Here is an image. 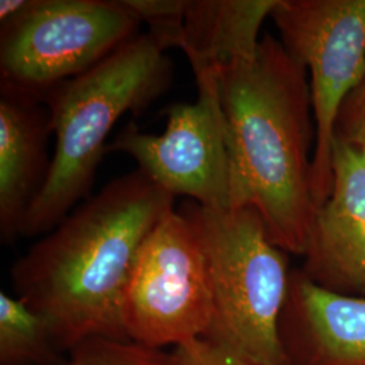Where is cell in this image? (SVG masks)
<instances>
[{
  "label": "cell",
  "mask_w": 365,
  "mask_h": 365,
  "mask_svg": "<svg viewBox=\"0 0 365 365\" xmlns=\"http://www.w3.org/2000/svg\"><path fill=\"white\" fill-rule=\"evenodd\" d=\"M125 4L164 51L180 48L187 0H125Z\"/></svg>",
  "instance_id": "9a60e30c"
},
{
  "label": "cell",
  "mask_w": 365,
  "mask_h": 365,
  "mask_svg": "<svg viewBox=\"0 0 365 365\" xmlns=\"http://www.w3.org/2000/svg\"><path fill=\"white\" fill-rule=\"evenodd\" d=\"M140 25L125 0H30L0 24V90L43 102L138 36Z\"/></svg>",
  "instance_id": "5b68a950"
},
{
  "label": "cell",
  "mask_w": 365,
  "mask_h": 365,
  "mask_svg": "<svg viewBox=\"0 0 365 365\" xmlns=\"http://www.w3.org/2000/svg\"><path fill=\"white\" fill-rule=\"evenodd\" d=\"M168 365H257L207 339H199L173 348Z\"/></svg>",
  "instance_id": "e0dca14e"
},
{
  "label": "cell",
  "mask_w": 365,
  "mask_h": 365,
  "mask_svg": "<svg viewBox=\"0 0 365 365\" xmlns=\"http://www.w3.org/2000/svg\"><path fill=\"white\" fill-rule=\"evenodd\" d=\"M195 80V102L170 106L163 134L143 133L129 123L106 153L130 156L146 178L175 197L187 196L206 209H235V167L218 78Z\"/></svg>",
  "instance_id": "ba28073f"
},
{
  "label": "cell",
  "mask_w": 365,
  "mask_h": 365,
  "mask_svg": "<svg viewBox=\"0 0 365 365\" xmlns=\"http://www.w3.org/2000/svg\"><path fill=\"white\" fill-rule=\"evenodd\" d=\"M235 167V209L259 212L269 238L303 256L315 214L313 103L306 66L274 34L217 72Z\"/></svg>",
  "instance_id": "7a4b0ae2"
},
{
  "label": "cell",
  "mask_w": 365,
  "mask_h": 365,
  "mask_svg": "<svg viewBox=\"0 0 365 365\" xmlns=\"http://www.w3.org/2000/svg\"><path fill=\"white\" fill-rule=\"evenodd\" d=\"M214 302L209 267L191 221L170 210L146 238L123 300L129 341L173 348L209 334Z\"/></svg>",
  "instance_id": "8992f818"
},
{
  "label": "cell",
  "mask_w": 365,
  "mask_h": 365,
  "mask_svg": "<svg viewBox=\"0 0 365 365\" xmlns=\"http://www.w3.org/2000/svg\"><path fill=\"white\" fill-rule=\"evenodd\" d=\"M64 353L43 315L0 292V365H66Z\"/></svg>",
  "instance_id": "4fadbf2b"
},
{
  "label": "cell",
  "mask_w": 365,
  "mask_h": 365,
  "mask_svg": "<svg viewBox=\"0 0 365 365\" xmlns=\"http://www.w3.org/2000/svg\"><path fill=\"white\" fill-rule=\"evenodd\" d=\"M279 334L287 365H365V298L292 269Z\"/></svg>",
  "instance_id": "30bf717a"
},
{
  "label": "cell",
  "mask_w": 365,
  "mask_h": 365,
  "mask_svg": "<svg viewBox=\"0 0 365 365\" xmlns=\"http://www.w3.org/2000/svg\"><path fill=\"white\" fill-rule=\"evenodd\" d=\"M277 0H187L180 51L195 76L253 57Z\"/></svg>",
  "instance_id": "7c38bea8"
},
{
  "label": "cell",
  "mask_w": 365,
  "mask_h": 365,
  "mask_svg": "<svg viewBox=\"0 0 365 365\" xmlns=\"http://www.w3.org/2000/svg\"><path fill=\"white\" fill-rule=\"evenodd\" d=\"M53 135L43 102L0 90V238L22 237L27 212L48 179Z\"/></svg>",
  "instance_id": "8fae6325"
},
{
  "label": "cell",
  "mask_w": 365,
  "mask_h": 365,
  "mask_svg": "<svg viewBox=\"0 0 365 365\" xmlns=\"http://www.w3.org/2000/svg\"><path fill=\"white\" fill-rule=\"evenodd\" d=\"M173 205L140 170L111 180L14 264L15 297L51 322L66 352L90 339H128L126 288L146 238Z\"/></svg>",
  "instance_id": "6da1fadb"
},
{
  "label": "cell",
  "mask_w": 365,
  "mask_h": 365,
  "mask_svg": "<svg viewBox=\"0 0 365 365\" xmlns=\"http://www.w3.org/2000/svg\"><path fill=\"white\" fill-rule=\"evenodd\" d=\"M195 227L209 267L214 302L211 339L257 365H287L279 324L287 299L288 253L269 238L252 207L179 206Z\"/></svg>",
  "instance_id": "277c9868"
},
{
  "label": "cell",
  "mask_w": 365,
  "mask_h": 365,
  "mask_svg": "<svg viewBox=\"0 0 365 365\" xmlns=\"http://www.w3.org/2000/svg\"><path fill=\"white\" fill-rule=\"evenodd\" d=\"M172 66L148 33L43 98L54 135L48 179L27 212L22 237L49 233L86 199L119 118L135 115L170 88Z\"/></svg>",
  "instance_id": "3957f363"
},
{
  "label": "cell",
  "mask_w": 365,
  "mask_h": 365,
  "mask_svg": "<svg viewBox=\"0 0 365 365\" xmlns=\"http://www.w3.org/2000/svg\"><path fill=\"white\" fill-rule=\"evenodd\" d=\"M283 46L309 73L315 145V207L333 185L334 125L339 108L365 73V0H277L271 16Z\"/></svg>",
  "instance_id": "52a82bcc"
},
{
  "label": "cell",
  "mask_w": 365,
  "mask_h": 365,
  "mask_svg": "<svg viewBox=\"0 0 365 365\" xmlns=\"http://www.w3.org/2000/svg\"><path fill=\"white\" fill-rule=\"evenodd\" d=\"M300 271L329 291L365 298V152L334 141L333 185L315 210Z\"/></svg>",
  "instance_id": "9c48e42d"
},
{
  "label": "cell",
  "mask_w": 365,
  "mask_h": 365,
  "mask_svg": "<svg viewBox=\"0 0 365 365\" xmlns=\"http://www.w3.org/2000/svg\"><path fill=\"white\" fill-rule=\"evenodd\" d=\"M66 365H168V353L129 339L98 337L73 348Z\"/></svg>",
  "instance_id": "5bb4252c"
},
{
  "label": "cell",
  "mask_w": 365,
  "mask_h": 365,
  "mask_svg": "<svg viewBox=\"0 0 365 365\" xmlns=\"http://www.w3.org/2000/svg\"><path fill=\"white\" fill-rule=\"evenodd\" d=\"M334 141L365 152V73L339 108Z\"/></svg>",
  "instance_id": "2e32d148"
}]
</instances>
